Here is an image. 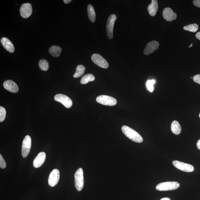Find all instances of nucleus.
<instances>
[{
    "label": "nucleus",
    "instance_id": "11",
    "mask_svg": "<svg viewBox=\"0 0 200 200\" xmlns=\"http://www.w3.org/2000/svg\"><path fill=\"white\" fill-rule=\"evenodd\" d=\"M20 14L23 18L30 17L32 12L31 5L30 3H25L22 5L20 10Z\"/></svg>",
    "mask_w": 200,
    "mask_h": 200
},
{
    "label": "nucleus",
    "instance_id": "31",
    "mask_svg": "<svg viewBox=\"0 0 200 200\" xmlns=\"http://www.w3.org/2000/svg\"><path fill=\"white\" fill-rule=\"evenodd\" d=\"M196 145H197L198 148L200 150V139L198 141Z\"/></svg>",
    "mask_w": 200,
    "mask_h": 200
},
{
    "label": "nucleus",
    "instance_id": "13",
    "mask_svg": "<svg viewBox=\"0 0 200 200\" xmlns=\"http://www.w3.org/2000/svg\"><path fill=\"white\" fill-rule=\"evenodd\" d=\"M163 18L169 22H171L175 20L177 18V15L170 8H165L162 12Z\"/></svg>",
    "mask_w": 200,
    "mask_h": 200
},
{
    "label": "nucleus",
    "instance_id": "30",
    "mask_svg": "<svg viewBox=\"0 0 200 200\" xmlns=\"http://www.w3.org/2000/svg\"><path fill=\"white\" fill-rule=\"evenodd\" d=\"M195 36L198 39L200 40V32L197 33L196 34Z\"/></svg>",
    "mask_w": 200,
    "mask_h": 200
},
{
    "label": "nucleus",
    "instance_id": "23",
    "mask_svg": "<svg viewBox=\"0 0 200 200\" xmlns=\"http://www.w3.org/2000/svg\"><path fill=\"white\" fill-rule=\"evenodd\" d=\"M198 28H199V26L196 23L186 25L183 27V30L192 32H195L197 31Z\"/></svg>",
    "mask_w": 200,
    "mask_h": 200
},
{
    "label": "nucleus",
    "instance_id": "34",
    "mask_svg": "<svg viewBox=\"0 0 200 200\" xmlns=\"http://www.w3.org/2000/svg\"><path fill=\"white\" fill-rule=\"evenodd\" d=\"M192 45H193V43H191V44L190 46H189V48H190V47H192Z\"/></svg>",
    "mask_w": 200,
    "mask_h": 200
},
{
    "label": "nucleus",
    "instance_id": "18",
    "mask_svg": "<svg viewBox=\"0 0 200 200\" xmlns=\"http://www.w3.org/2000/svg\"><path fill=\"white\" fill-rule=\"evenodd\" d=\"M87 12L89 19L91 22L94 23L96 19V14L93 6L89 4L87 6Z\"/></svg>",
    "mask_w": 200,
    "mask_h": 200
},
{
    "label": "nucleus",
    "instance_id": "32",
    "mask_svg": "<svg viewBox=\"0 0 200 200\" xmlns=\"http://www.w3.org/2000/svg\"><path fill=\"white\" fill-rule=\"evenodd\" d=\"M72 1V0H63V2L65 4H67L70 3Z\"/></svg>",
    "mask_w": 200,
    "mask_h": 200
},
{
    "label": "nucleus",
    "instance_id": "17",
    "mask_svg": "<svg viewBox=\"0 0 200 200\" xmlns=\"http://www.w3.org/2000/svg\"><path fill=\"white\" fill-rule=\"evenodd\" d=\"M158 8V3L157 0H152L151 4L148 7V11L150 15L152 16H155L157 13Z\"/></svg>",
    "mask_w": 200,
    "mask_h": 200
},
{
    "label": "nucleus",
    "instance_id": "6",
    "mask_svg": "<svg viewBox=\"0 0 200 200\" xmlns=\"http://www.w3.org/2000/svg\"><path fill=\"white\" fill-rule=\"evenodd\" d=\"M31 138L29 135H27L23 140L22 149V155L23 158H26L30 153L31 147Z\"/></svg>",
    "mask_w": 200,
    "mask_h": 200
},
{
    "label": "nucleus",
    "instance_id": "14",
    "mask_svg": "<svg viewBox=\"0 0 200 200\" xmlns=\"http://www.w3.org/2000/svg\"><path fill=\"white\" fill-rule=\"evenodd\" d=\"M3 86L6 90L14 93H16L19 91L17 85L12 80H8L5 81L3 83Z\"/></svg>",
    "mask_w": 200,
    "mask_h": 200
},
{
    "label": "nucleus",
    "instance_id": "28",
    "mask_svg": "<svg viewBox=\"0 0 200 200\" xmlns=\"http://www.w3.org/2000/svg\"><path fill=\"white\" fill-rule=\"evenodd\" d=\"M193 79L194 82L200 85V74H197L194 76Z\"/></svg>",
    "mask_w": 200,
    "mask_h": 200
},
{
    "label": "nucleus",
    "instance_id": "29",
    "mask_svg": "<svg viewBox=\"0 0 200 200\" xmlns=\"http://www.w3.org/2000/svg\"><path fill=\"white\" fill-rule=\"evenodd\" d=\"M193 3L194 6L200 8V0H194Z\"/></svg>",
    "mask_w": 200,
    "mask_h": 200
},
{
    "label": "nucleus",
    "instance_id": "10",
    "mask_svg": "<svg viewBox=\"0 0 200 200\" xmlns=\"http://www.w3.org/2000/svg\"><path fill=\"white\" fill-rule=\"evenodd\" d=\"M60 172L58 169H54L51 172L48 179L49 185L50 186L54 187L57 185L59 181Z\"/></svg>",
    "mask_w": 200,
    "mask_h": 200
},
{
    "label": "nucleus",
    "instance_id": "22",
    "mask_svg": "<svg viewBox=\"0 0 200 200\" xmlns=\"http://www.w3.org/2000/svg\"><path fill=\"white\" fill-rule=\"evenodd\" d=\"M85 70V67L83 65H78L76 67V72L74 75V78H78L81 77L84 74Z\"/></svg>",
    "mask_w": 200,
    "mask_h": 200
},
{
    "label": "nucleus",
    "instance_id": "1",
    "mask_svg": "<svg viewBox=\"0 0 200 200\" xmlns=\"http://www.w3.org/2000/svg\"><path fill=\"white\" fill-rule=\"evenodd\" d=\"M121 130L125 135L133 141L139 143L143 141V138L140 134L130 127L125 125L122 127Z\"/></svg>",
    "mask_w": 200,
    "mask_h": 200
},
{
    "label": "nucleus",
    "instance_id": "19",
    "mask_svg": "<svg viewBox=\"0 0 200 200\" xmlns=\"http://www.w3.org/2000/svg\"><path fill=\"white\" fill-rule=\"evenodd\" d=\"M62 51V50L61 47L54 45L49 49V52L54 57H58L61 55Z\"/></svg>",
    "mask_w": 200,
    "mask_h": 200
},
{
    "label": "nucleus",
    "instance_id": "27",
    "mask_svg": "<svg viewBox=\"0 0 200 200\" xmlns=\"http://www.w3.org/2000/svg\"><path fill=\"white\" fill-rule=\"evenodd\" d=\"M6 162L4 159L2 157L1 154H0V167L2 169L6 168Z\"/></svg>",
    "mask_w": 200,
    "mask_h": 200
},
{
    "label": "nucleus",
    "instance_id": "7",
    "mask_svg": "<svg viewBox=\"0 0 200 200\" xmlns=\"http://www.w3.org/2000/svg\"><path fill=\"white\" fill-rule=\"evenodd\" d=\"M91 59L93 62L101 68L106 69L109 66L108 62L99 54H92L91 56Z\"/></svg>",
    "mask_w": 200,
    "mask_h": 200
},
{
    "label": "nucleus",
    "instance_id": "24",
    "mask_svg": "<svg viewBox=\"0 0 200 200\" xmlns=\"http://www.w3.org/2000/svg\"><path fill=\"white\" fill-rule=\"evenodd\" d=\"M39 68L43 71H47L48 70L49 65L48 62L46 60L42 59L39 61Z\"/></svg>",
    "mask_w": 200,
    "mask_h": 200
},
{
    "label": "nucleus",
    "instance_id": "9",
    "mask_svg": "<svg viewBox=\"0 0 200 200\" xmlns=\"http://www.w3.org/2000/svg\"><path fill=\"white\" fill-rule=\"evenodd\" d=\"M172 163L176 168L183 172H190L194 170L193 166L188 163L178 161H173Z\"/></svg>",
    "mask_w": 200,
    "mask_h": 200
},
{
    "label": "nucleus",
    "instance_id": "3",
    "mask_svg": "<svg viewBox=\"0 0 200 200\" xmlns=\"http://www.w3.org/2000/svg\"><path fill=\"white\" fill-rule=\"evenodd\" d=\"M180 186L179 183L176 182H166L158 184L156 187L159 191H167L175 190Z\"/></svg>",
    "mask_w": 200,
    "mask_h": 200
},
{
    "label": "nucleus",
    "instance_id": "4",
    "mask_svg": "<svg viewBox=\"0 0 200 200\" xmlns=\"http://www.w3.org/2000/svg\"><path fill=\"white\" fill-rule=\"evenodd\" d=\"M116 19L117 16L115 14H112L109 16L107 20L106 30L107 36L109 39H112L113 38L114 27Z\"/></svg>",
    "mask_w": 200,
    "mask_h": 200
},
{
    "label": "nucleus",
    "instance_id": "15",
    "mask_svg": "<svg viewBox=\"0 0 200 200\" xmlns=\"http://www.w3.org/2000/svg\"><path fill=\"white\" fill-rule=\"evenodd\" d=\"M46 158V155L45 152L39 153L34 161L33 165L34 168H39L41 167L45 162Z\"/></svg>",
    "mask_w": 200,
    "mask_h": 200
},
{
    "label": "nucleus",
    "instance_id": "21",
    "mask_svg": "<svg viewBox=\"0 0 200 200\" xmlns=\"http://www.w3.org/2000/svg\"><path fill=\"white\" fill-rule=\"evenodd\" d=\"M95 80V77L93 74H87L83 76L81 80V83L82 84H86L89 82H92Z\"/></svg>",
    "mask_w": 200,
    "mask_h": 200
},
{
    "label": "nucleus",
    "instance_id": "16",
    "mask_svg": "<svg viewBox=\"0 0 200 200\" xmlns=\"http://www.w3.org/2000/svg\"><path fill=\"white\" fill-rule=\"evenodd\" d=\"M2 45L5 50L9 52L12 53L14 52V45L8 38L3 37L1 40Z\"/></svg>",
    "mask_w": 200,
    "mask_h": 200
},
{
    "label": "nucleus",
    "instance_id": "5",
    "mask_svg": "<svg viewBox=\"0 0 200 200\" xmlns=\"http://www.w3.org/2000/svg\"><path fill=\"white\" fill-rule=\"evenodd\" d=\"M98 103L106 106H114L117 103V101L114 98L107 95H101L96 98Z\"/></svg>",
    "mask_w": 200,
    "mask_h": 200
},
{
    "label": "nucleus",
    "instance_id": "25",
    "mask_svg": "<svg viewBox=\"0 0 200 200\" xmlns=\"http://www.w3.org/2000/svg\"><path fill=\"white\" fill-rule=\"evenodd\" d=\"M6 115V110L2 106H0V122H2L4 121Z\"/></svg>",
    "mask_w": 200,
    "mask_h": 200
},
{
    "label": "nucleus",
    "instance_id": "33",
    "mask_svg": "<svg viewBox=\"0 0 200 200\" xmlns=\"http://www.w3.org/2000/svg\"><path fill=\"white\" fill-rule=\"evenodd\" d=\"M161 200H170V199L168 198H162Z\"/></svg>",
    "mask_w": 200,
    "mask_h": 200
},
{
    "label": "nucleus",
    "instance_id": "20",
    "mask_svg": "<svg viewBox=\"0 0 200 200\" xmlns=\"http://www.w3.org/2000/svg\"><path fill=\"white\" fill-rule=\"evenodd\" d=\"M171 130L174 134L176 135L179 134L181 132V128L179 122L176 121L173 122L171 125Z\"/></svg>",
    "mask_w": 200,
    "mask_h": 200
},
{
    "label": "nucleus",
    "instance_id": "12",
    "mask_svg": "<svg viewBox=\"0 0 200 200\" xmlns=\"http://www.w3.org/2000/svg\"><path fill=\"white\" fill-rule=\"evenodd\" d=\"M159 43L157 41H154L150 42L147 43L143 51V54L145 55H149L159 48Z\"/></svg>",
    "mask_w": 200,
    "mask_h": 200
},
{
    "label": "nucleus",
    "instance_id": "2",
    "mask_svg": "<svg viewBox=\"0 0 200 200\" xmlns=\"http://www.w3.org/2000/svg\"><path fill=\"white\" fill-rule=\"evenodd\" d=\"M74 176L76 188L78 191H80L82 190L84 186V177L82 169H78L76 172Z\"/></svg>",
    "mask_w": 200,
    "mask_h": 200
},
{
    "label": "nucleus",
    "instance_id": "35",
    "mask_svg": "<svg viewBox=\"0 0 200 200\" xmlns=\"http://www.w3.org/2000/svg\"><path fill=\"white\" fill-rule=\"evenodd\" d=\"M199 118H200V114H199Z\"/></svg>",
    "mask_w": 200,
    "mask_h": 200
},
{
    "label": "nucleus",
    "instance_id": "26",
    "mask_svg": "<svg viewBox=\"0 0 200 200\" xmlns=\"http://www.w3.org/2000/svg\"><path fill=\"white\" fill-rule=\"evenodd\" d=\"M155 82V80H149L146 82V86L148 90L150 92L153 91L154 88L153 85Z\"/></svg>",
    "mask_w": 200,
    "mask_h": 200
},
{
    "label": "nucleus",
    "instance_id": "8",
    "mask_svg": "<svg viewBox=\"0 0 200 200\" xmlns=\"http://www.w3.org/2000/svg\"><path fill=\"white\" fill-rule=\"evenodd\" d=\"M55 101L61 103L66 108H70L72 107L73 102L72 100L66 95L58 94L54 96Z\"/></svg>",
    "mask_w": 200,
    "mask_h": 200
}]
</instances>
